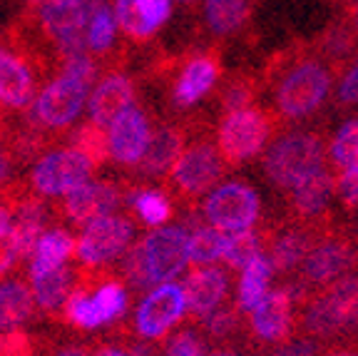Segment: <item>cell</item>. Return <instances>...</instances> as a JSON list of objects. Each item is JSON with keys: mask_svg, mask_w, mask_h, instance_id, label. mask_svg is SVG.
<instances>
[{"mask_svg": "<svg viewBox=\"0 0 358 356\" xmlns=\"http://www.w3.org/2000/svg\"><path fill=\"white\" fill-rule=\"evenodd\" d=\"M134 234H137V222L127 212H115V214L95 219L85 227L83 237L78 240L75 256L80 259V267H115L124 256V252L134 245Z\"/></svg>", "mask_w": 358, "mask_h": 356, "instance_id": "7c38bea8", "label": "cell"}, {"mask_svg": "<svg viewBox=\"0 0 358 356\" xmlns=\"http://www.w3.org/2000/svg\"><path fill=\"white\" fill-rule=\"evenodd\" d=\"M15 264L20 267V249H17L15 232L10 229H3L0 232V277L8 274L10 269H15Z\"/></svg>", "mask_w": 358, "mask_h": 356, "instance_id": "60d3db41", "label": "cell"}, {"mask_svg": "<svg viewBox=\"0 0 358 356\" xmlns=\"http://www.w3.org/2000/svg\"><path fill=\"white\" fill-rule=\"evenodd\" d=\"M129 177H132V174H129ZM124 212H127L134 222H140L142 227L159 229V227H164L169 219L177 217L179 207L164 187H159V189L147 187L145 182L134 179L132 189H129V195H127V202H124Z\"/></svg>", "mask_w": 358, "mask_h": 356, "instance_id": "484cf974", "label": "cell"}, {"mask_svg": "<svg viewBox=\"0 0 358 356\" xmlns=\"http://www.w3.org/2000/svg\"><path fill=\"white\" fill-rule=\"evenodd\" d=\"M189 234L192 232L185 224H169V227L152 229L142 237L147 267L155 284L172 282L189 264Z\"/></svg>", "mask_w": 358, "mask_h": 356, "instance_id": "e0dca14e", "label": "cell"}, {"mask_svg": "<svg viewBox=\"0 0 358 356\" xmlns=\"http://www.w3.org/2000/svg\"><path fill=\"white\" fill-rule=\"evenodd\" d=\"M348 274H358V227L356 222L336 219L326 229L319 245L308 252L299 272L289 282L279 284L289 287L299 304L308 294L324 289V287L348 277Z\"/></svg>", "mask_w": 358, "mask_h": 356, "instance_id": "277c9868", "label": "cell"}, {"mask_svg": "<svg viewBox=\"0 0 358 356\" xmlns=\"http://www.w3.org/2000/svg\"><path fill=\"white\" fill-rule=\"evenodd\" d=\"M199 212L204 222L222 232H244L262 222V197L252 182L236 177L217 184L201 200Z\"/></svg>", "mask_w": 358, "mask_h": 356, "instance_id": "30bf717a", "label": "cell"}, {"mask_svg": "<svg viewBox=\"0 0 358 356\" xmlns=\"http://www.w3.org/2000/svg\"><path fill=\"white\" fill-rule=\"evenodd\" d=\"M38 309L33 287L22 277H8L0 282V331H13L20 324L30 322Z\"/></svg>", "mask_w": 358, "mask_h": 356, "instance_id": "4316f807", "label": "cell"}, {"mask_svg": "<svg viewBox=\"0 0 358 356\" xmlns=\"http://www.w3.org/2000/svg\"><path fill=\"white\" fill-rule=\"evenodd\" d=\"M0 356H35V341L28 331H0Z\"/></svg>", "mask_w": 358, "mask_h": 356, "instance_id": "ab89813d", "label": "cell"}, {"mask_svg": "<svg viewBox=\"0 0 358 356\" xmlns=\"http://www.w3.org/2000/svg\"><path fill=\"white\" fill-rule=\"evenodd\" d=\"M264 93L271 97L268 107L276 112L286 130L324 120L326 107L334 100L338 70L313 50L311 40H291L264 57Z\"/></svg>", "mask_w": 358, "mask_h": 356, "instance_id": "6da1fadb", "label": "cell"}, {"mask_svg": "<svg viewBox=\"0 0 358 356\" xmlns=\"http://www.w3.org/2000/svg\"><path fill=\"white\" fill-rule=\"evenodd\" d=\"M336 219L338 217L334 214V217L324 219V222H294V219L284 217L281 212L262 217L257 229L262 234L264 254L274 264L279 282H289L299 272L308 252L319 245V240Z\"/></svg>", "mask_w": 358, "mask_h": 356, "instance_id": "52a82bcc", "label": "cell"}, {"mask_svg": "<svg viewBox=\"0 0 358 356\" xmlns=\"http://www.w3.org/2000/svg\"><path fill=\"white\" fill-rule=\"evenodd\" d=\"M22 167H25V165L20 162V157H17L10 139L8 137L0 139V192L6 187H10L15 179H20L17 172H20Z\"/></svg>", "mask_w": 358, "mask_h": 356, "instance_id": "f35d334b", "label": "cell"}, {"mask_svg": "<svg viewBox=\"0 0 358 356\" xmlns=\"http://www.w3.org/2000/svg\"><path fill=\"white\" fill-rule=\"evenodd\" d=\"M70 142L73 147H78L85 157H90V162L95 167H102L105 162L112 160L110 155V132L97 123H83L78 125V130L70 132Z\"/></svg>", "mask_w": 358, "mask_h": 356, "instance_id": "e575fe53", "label": "cell"}, {"mask_svg": "<svg viewBox=\"0 0 358 356\" xmlns=\"http://www.w3.org/2000/svg\"><path fill=\"white\" fill-rule=\"evenodd\" d=\"M224 247H227V232L212 224H201L189 234V267L194 269L214 264L224 256Z\"/></svg>", "mask_w": 358, "mask_h": 356, "instance_id": "d6a6232c", "label": "cell"}, {"mask_svg": "<svg viewBox=\"0 0 358 356\" xmlns=\"http://www.w3.org/2000/svg\"><path fill=\"white\" fill-rule=\"evenodd\" d=\"M132 184L134 177L90 179V182L80 184L78 189H73L70 195H65L60 205L55 202L57 219H65V222H70V227L80 229L100 217L115 214V210L124 207Z\"/></svg>", "mask_w": 358, "mask_h": 356, "instance_id": "4fadbf2b", "label": "cell"}, {"mask_svg": "<svg viewBox=\"0 0 358 356\" xmlns=\"http://www.w3.org/2000/svg\"><path fill=\"white\" fill-rule=\"evenodd\" d=\"M187 317V296L182 284H159L150 294L142 296L137 309L132 312V319H127L132 334L140 339L164 341L172 334V327L185 322Z\"/></svg>", "mask_w": 358, "mask_h": 356, "instance_id": "2e32d148", "label": "cell"}, {"mask_svg": "<svg viewBox=\"0 0 358 356\" xmlns=\"http://www.w3.org/2000/svg\"><path fill=\"white\" fill-rule=\"evenodd\" d=\"M358 327V274L338 279L296 304V334L324 346L348 344Z\"/></svg>", "mask_w": 358, "mask_h": 356, "instance_id": "3957f363", "label": "cell"}, {"mask_svg": "<svg viewBox=\"0 0 358 356\" xmlns=\"http://www.w3.org/2000/svg\"><path fill=\"white\" fill-rule=\"evenodd\" d=\"M95 344H62L52 351V356H92Z\"/></svg>", "mask_w": 358, "mask_h": 356, "instance_id": "7bdbcfd3", "label": "cell"}, {"mask_svg": "<svg viewBox=\"0 0 358 356\" xmlns=\"http://www.w3.org/2000/svg\"><path fill=\"white\" fill-rule=\"evenodd\" d=\"M179 3H182V6H187V8H194L199 0H179Z\"/></svg>", "mask_w": 358, "mask_h": 356, "instance_id": "c3c4849f", "label": "cell"}, {"mask_svg": "<svg viewBox=\"0 0 358 356\" xmlns=\"http://www.w3.org/2000/svg\"><path fill=\"white\" fill-rule=\"evenodd\" d=\"M271 356H284V354H271Z\"/></svg>", "mask_w": 358, "mask_h": 356, "instance_id": "816d5d0a", "label": "cell"}, {"mask_svg": "<svg viewBox=\"0 0 358 356\" xmlns=\"http://www.w3.org/2000/svg\"><path fill=\"white\" fill-rule=\"evenodd\" d=\"M117 274L124 282V287L137 296L150 294V292L157 287V284L152 282L150 267H147L145 245H142V240H137L127 252H124V256L117 262Z\"/></svg>", "mask_w": 358, "mask_h": 356, "instance_id": "4dcf8cb0", "label": "cell"}, {"mask_svg": "<svg viewBox=\"0 0 358 356\" xmlns=\"http://www.w3.org/2000/svg\"><path fill=\"white\" fill-rule=\"evenodd\" d=\"M329 120L289 128L259 157V170L266 184L281 195L303 184L329 165Z\"/></svg>", "mask_w": 358, "mask_h": 356, "instance_id": "7a4b0ae2", "label": "cell"}, {"mask_svg": "<svg viewBox=\"0 0 358 356\" xmlns=\"http://www.w3.org/2000/svg\"><path fill=\"white\" fill-rule=\"evenodd\" d=\"M185 296H187V322H201L214 309L229 301L231 292V269L209 264V267L189 269L185 279Z\"/></svg>", "mask_w": 358, "mask_h": 356, "instance_id": "ffe728a7", "label": "cell"}, {"mask_svg": "<svg viewBox=\"0 0 358 356\" xmlns=\"http://www.w3.org/2000/svg\"><path fill=\"white\" fill-rule=\"evenodd\" d=\"M353 107H358V55L341 73L334 90V100H331V110L334 112H348Z\"/></svg>", "mask_w": 358, "mask_h": 356, "instance_id": "8d00e7d4", "label": "cell"}, {"mask_svg": "<svg viewBox=\"0 0 358 356\" xmlns=\"http://www.w3.org/2000/svg\"><path fill=\"white\" fill-rule=\"evenodd\" d=\"M334 197L336 172L331 170V165H326L321 172H316L303 184L286 192L284 202H281V214L294 219V222H324L336 214L331 207Z\"/></svg>", "mask_w": 358, "mask_h": 356, "instance_id": "d6986e66", "label": "cell"}, {"mask_svg": "<svg viewBox=\"0 0 358 356\" xmlns=\"http://www.w3.org/2000/svg\"><path fill=\"white\" fill-rule=\"evenodd\" d=\"M45 70L8 30L0 33V102L8 110L25 112L38 97Z\"/></svg>", "mask_w": 358, "mask_h": 356, "instance_id": "8fae6325", "label": "cell"}, {"mask_svg": "<svg viewBox=\"0 0 358 356\" xmlns=\"http://www.w3.org/2000/svg\"><path fill=\"white\" fill-rule=\"evenodd\" d=\"M244 322L246 314L239 309L236 299H229L227 304L214 309L207 319H201L196 324L204 331L207 341H212L214 346H231L236 341L244 346Z\"/></svg>", "mask_w": 358, "mask_h": 356, "instance_id": "83f0119b", "label": "cell"}, {"mask_svg": "<svg viewBox=\"0 0 358 356\" xmlns=\"http://www.w3.org/2000/svg\"><path fill=\"white\" fill-rule=\"evenodd\" d=\"M343 13H346V15H348V20L353 22V28H356V33H358V0H353L351 6H348Z\"/></svg>", "mask_w": 358, "mask_h": 356, "instance_id": "bcb514c9", "label": "cell"}, {"mask_svg": "<svg viewBox=\"0 0 358 356\" xmlns=\"http://www.w3.org/2000/svg\"><path fill=\"white\" fill-rule=\"evenodd\" d=\"M319 356H358L356 344H331Z\"/></svg>", "mask_w": 358, "mask_h": 356, "instance_id": "ee69618b", "label": "cell"}, {"mask_svg": "<svg viewBox=\"0 0 358 356\" xmlns=\"http://www.w3.org/2000/svg\"><path fill=\"white\" fill-rule=\"evenodd\" d=\"M284 125L271 107L254 105L222 115L217 123V147L229 170H239L266 152L284 132Z\"/></svg>", "mask_w": 358, "mask_h": 356, "instance_id": "8992f818", "label": "cell"}, {"mask_svg": "<svg viewBox=\"0 0 358 356\" xmlns=\"http://www.w3.org/2000/svg\"><path fill=\"white\" fill-rule=\"evenodd\" d=\"M95 170L97 167L90 162V157H85L78 147H55L33 165L28 184L40 197L70 195L80 184L90 182Z\"/></svg>", "mask_w": 358, "mask_h": 356, "instance_id": "9a60e30c", "label": "cell"}, {"mask_svg": "<svg viewBox=\"0 0 358 356\" xmlns=\"http://www.w3.org/2000/svg\"><path fill=\"white\" fill-rule=\"evenodd\" d=\"M227 172L229 167L217 147V128H212L189 139V145L182 152L172 172L164 177L162 187L172 195L179 210H189V207H199L201 197L222 184Z\"/></svg>", "mask_w": 358, "mask_h": 356, "instance_id": "5b68a950", "label": "cell"}, {"mask_svg": "<svg viewBox=\"0 0 358 356\" xmlns=\"http://www.w3.org/2000/svg\"><path fill=\"white\" fill-rule=\"evenodd\" d=\"M117 25L132 45H150L172 18V0H115Z\"/></svg>", "mask_w": 358, "mask_h": 356, "instance_id": "7402d4cb", "label": "cell"}, {"mask_svg": "<svg viewBox=\"0 0 358 356\" xmlns=\"http://www.w3.org/2000/svg\"><path fill=\"white\" fill-rule=\"evenodd\" d=\"M92 356H129V351L120 341H95Z\"/></svg>", "mask_w": 358, "mask_h": 356, "instance_id": "b9f144b4", "label": "cell"}, {"mask_svg": "<svg viewBox=\"0 0 358 356\" xmlns=\"http://www.w3.org/2000/svg\"><path fill=\"white\" fill-rule=\"evenodd\" d=\"M264 254V242L259 229H244V232L227 234V247H224V262L231 272H244L249 264Z\"/></svg>", "mask_w": 358, "mask_h": 356, "instance_id": "1f68e13d", "label": "cell"}, {"mask_svg": "<svg viewBox=\"0 0 358 356\" xmlns=\"http://www.w3.org/2000/svg\"><path fill=\"white\" fill-rule=\"evenodd\" d=\"M336 197L341 202V207L356 217L358 214V165L346 172L336 174Z\"/></svg>", "mask_w": 358, "mask_h": 356, "instance_id": "74e56055", "label": "cell"}, {"mask_svg": "<svg viewBox=\"0 0 358 356\" xmlns=\"http://www.w3.org/2000/svg\"><path fill=\"white\" fill-rule=\"evenodd\" d=\"M329 165L336 174L346 172V170L358 165V115L346 120L338 128V132L331 137Z\"/></svg>", "mask_w": 358, "mask_h": 356, "instance_id": "836d02e7", "label": "cell"}, {"mask_svg": "<svg viewBox=\"0 0 358 356\" xmlns=\"http://www.w3.org/2000/svg\"><path fill=\"white\" fill-rule=\"evenodd\" d=\"M137 100V83L127 70H107L90 93L87 120L102 128L112 125L127 107Z\"/></svg>", "mask_w": 358, "mask_h": 356, "instance_id": "44dd1931", "label": "cell"}, {"mask_svg": "<svg viewBox=\"0 0 358 356\" xmlns=\"http://www.w3.org/2000/svg\"><path fill=\"white\" fill-rule=\"evenodd\" d=\"M259 0H201L199 8V38L209 45L227 43H257V15Z\"/></svg>", "mask_w": 358, "mask_h": 356, "instance_id": "5bb4252c", "label": "cell"}, {"mask_svg": "<svg viewBox=\"0 0 358 356\" xmlns=\"http://www.w3.org/2000/svg\"><path fill=\"white\" fill-rule=\"evenodd\" d=\"M28 3H30V6H35V3H40V0H28Z\"/></svg>", "mask_w": 358, "mask_h": 356, "instance_id": "f907efd6", "label": "cell"}, {"mask_svg": "<svg viewBox=\"0 0 358 356\" xmlns=\"http://www.w3.org/2000/svg\"><path fill=\"white\" fill-rule=\"evenodd\" d=\"M296 336V299L286 284L268 289L252 312H246L244 349L252 356L279 354Z\"/></svg>", "mask_w": 358, "mask_h": 356, "instance_id": "ba28073f", "label": "cell"}, {"mask_svg": "<svg viewBox=\"0 0 358 356\" xmlns=\"http://www.w3.org/2000/svg\"><path fill=\"white\" fill-rule=\"evenodd\" d=\"M262 95H264V83H262V75H259V67L241 65L224 73V78L219 80L217 90H214L212 100L219 117H222V115H229V112L259 105Z\"/></svg>", "mask_w": 358, "mask_h": 356, "instance_id": "cb8c5ba5", "label": "cell"}, {"mask_svg": "<svg viewBox=\"0 0 358 356\" xmlns=\"http://www.w3.org/2000/svg\"><path fill=\"white\" fill-rule=\"evenodd\" d=\"M308 40H311L313 50L319 53L329 65H334L338 70V75L358 55V33L346 13H336L324 28Z\"/></svg>", "mask_w": 358, "mask_h": 356, "instance_id": "d4e9b609", "label": "cell"}, {"mask_svg": "<svg viewBox=\"0 0 358 356\" xmlns=\"http://www.w3.org/2000/svg\"><path fill=\"white\" fill-rule=\"evenodd\" d=\"M92 88L95 85L87 80L67 73V70H57L50 83L43 85L33 105L22 112V120L57 139L65 137L73 132L75 120L87 105Z\"/></svg>", "mask_w": 358, "mask_h": 356, "instance_id": "9c48e42d", "label": "cell"}, {"mask_svg": "<svg viewBox=\"0 0 358 356\" xmlns=\"http://www.w3.org/2000/svg\"><path fill=\"white\" fill-rule=\"evenodd\" d=\"M13 117H10V110H8L3 102H0V139H6L8 135L13 132Z\"/></svg>", "mask_w": 358, "mask_h": 356, "instance_id": "f6af8a7d", "label": "cell"}, {"mask_svg": "<svg viewBox=\"0 0 358 356\" xmlns=\"http://www.w3.org/2000/svg\"><path fill=\"white\" fill-rule=\"evenodd\" d=\"M348 344H356L358 346V327H356V331H353V339L348 341Z\"/></svg>", "mask_w": 358, "mask_h": 356, "instance_id": "681fc988", "label": "cell"}, {"mask_svg": "<svg viewBox=\"0 0 358 356\" xmlns=\"http://www.w3.org/2000/svg\"><path fill=\"white\" fill-rule=\"evenodd\" d=\"M75 254H78V240L73 237V232H67L65 227H52L40 237L33 264L35 267H60Z\"/></svg>", "mask_w": 358, "mask_h": 356, "instance_id": "f546056e", "label": "cell"}, {"mask_svg": "<svg viewBox=\"0 0 358 356\" xmlns=\"http://www.w3.org/2000/svg\"><path fill=\"white\" fill-rule=\"evenodd\" d=\"M187 322V319H185ZM207 336L196 322H187L162 341L164 356H207Z\"/></svg>", "mask_w": 358, "mask_h": 356, "instance_id": "d590c367", "label": "cell"}, {"mask_svg": "<svg viewBox=\"0 0 358 356\" xmlns=\"http://www.w3.org/2000/svg\"><path fill=\"white\" fill-rule=\"evenodd\" d=\"M157 120L150 107L132 105L117 115V120L110 125V155L112 162L132 172L137 162L142 160L152 135H155Z\"/></svg>", "mask_w": 358, "mask_h": 356, "instance_id": "ac0fdd59", "label": "cell"}, {"mask_svg": "<svg viewBox=\"0 0 358 356\" xmlns=\"http://www.w3.org/2000/svg\"><path fill=\"white\" fill-rule=\"evenodd\" d=\"M274 264L266 254L257 256L249 267L241 272L239 277V287H236V304H239L241 312H252L254 306L266 296L268 284L274 279Z\"/></svg>", "mask_w": 358, "mask_h": 356, "instance_id": "f1b7e54d", "label": "cell"}, {"mask_svg": "<svg viewBox=\"0 0 358 356\" xmlns=\"http://www.w3.org/2000/svg\"><path fill=\"white\" fill-rule=\"evenodd\" d=\"M30 287L38 299V309L50 317L52 322H60V314L65 309L67 299L73 294L75 284H78V267L60 264V267H35L30 264Z\"/></svg>", "mask_w": 358, "mask_h": 356, "instance_id": "603a6c76", "label": "cell"}, {"mask_svg": "<svg viewBox=\"0 0 358 356\" xmlns=\"http://www.w3.org/2000/svg\"><path fill=\"white\" fill-rule=\"evenodd\" d=\"M329 3H331V6L336 8V13H343V11H346L348 6H351L353 0H329Z\"/></svg>", "mask_w": 358, "mask_h": 356, "instance_id": "7dc6e473", "label": "cell"}]
</instances>
